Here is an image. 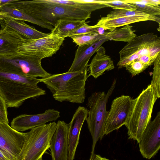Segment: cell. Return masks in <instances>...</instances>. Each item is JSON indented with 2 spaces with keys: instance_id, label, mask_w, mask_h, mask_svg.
Listing matches in <instances>:
<instances>
[{
  "instance_id": "obj_37",
  "label": "cell",
  "mask_w": 160,
  "mask_h": 160,
  "mask_svg": "<svg viewBox=\"0 0 160 160\" xmlns=\"http://www.w3.org/2000/svg\"><path fill=\"white\" fill-rule=\"evenodd\" d=\"M38 160H43L42 159V158H41L40 159H39Z\"/></svg>"
},
{
  "instance_id": "obj_38",
  "label": "cell",
  "mask_w": 160,
  "mask_h": 160,
  "mask_svg": "<svg viewBox=\"0 0 160 160\" xmlns=\"http://www.w3.org/2000/svg\"></svg>"
},
{
  "instance_id": "obj_3",
  "label": "cell",
  "mask_w": 160,
  "mask_h": 160,
  "mask_svg": "<svg viewBox=\"0 0 160 160\" xmlns=\"http://www.w3.org/2000/svg\"><path fill=\"white\" fill-rule=\"evenodd\" d=\"M88 71L87 68L79 71L53 74L41 79V82L46 85L55 100L83 103L85 98Z\"/></svg>"
},
{
  "instance_id": "obj_6",
  "label": "cell",
  "mask_w": 160,
  "mask_h": 160,
  "mask_svg": "<svg viewBox=\"0 0 160 160\" xmlns=\"http://www.w3.org/2000/svg\"><path fill=\"white\" fill-rule=\"evenodd\" d=\"M116 79H114L107 93L98 92L92 93L88 98L87 106L89 109L86 119L92 138V145L89 159L93 158L96 144L103 138L105 121L108 111L106 105L108 100L115 88Z\"/></svg>"
},
{
  "instance_id": "obj_23",
  "label": "cell",
  "mask_w": 160,
  "mask_h": 160,
  "mask_svg": "<svg viewBox=\"0 0 160 160\" xmlns=\"http://www.w3.org/2000/svg\"><path fill=\"white\" fill-rule=\"evenodd\" d=\"M85 21L72 20L58 21L50 32L60 37H67L70 33L76 30L85 22Z\"/></svg>"
},
{
  "instance_id": "obj_33",
  "label": "cell",
  "mask_w": 160,
  "mask_h": 160,
  "mask_svg": "<svg viewBox=\"0 0 160 160\" xmlns=\"http://www.w3.org/2000/svg\"><path fill=\"white\" fill-rule=\"evenodd\" d=\"M131 1L135 3L148 4L155 6H159L160 4V0H131Z\"/></svg>"
},
{
  "instance_id": "obj_24",
  "label": "cell",
  "mask_w": 160,
  "mask_h": 160,
  "mask_svg": "<svg viewBox=\"0 0 160 160\" xmlns=\"http://www.w3.org/2000/svg\"><path fill=\"white\" fill-rule=\"evenodd\" d=\"M132 27L130 24L127 25L122 28L105 32L104 34L109 40L128 43L137 36Z\"/></svg>"
},
{
  "instance_id": "obj_15",
  "label": "cell",
  "mask_w": 160,
  "mask_h": 160,
  "mask_svg": "<svg viewBox=\"0 0 160 160\" xmlns=\"http://www.w3.org/2000/svg\"><path fill=\"white\" fill-rule=\"evenodd\" d=\"M88 109L84 107L79 106L74 114L69 123L68 133V160H74L79 143L81 130L87 117Z\"/></svg>"
},
{
  "instance_id": "obj_8",
  "label": "cell",
  "mask_w": 160,
  "mask_h": 160,
  "mask_svg": "<svg viewBox=\"0 0 160 160\" xmlns=\"http://www.w3.org/2000/svg\"><path fill=\"white\" fill-rule=\"evenodd\" d=\"M41 59L33 55L18 53L0 58V71L42 78L52 75L42 67Z\"/></svg>"
},
{
  "instance_id": "obj_12",
  "label": "cell",
  "mask_w": 160,
  "mask_h": 160,
  "mask_svg": "<svg viewBox=\"0 0 160 160\" xmlns=\"http://www.w3.org/2000/svg\"><path fill=\"white\" fill-rule=\"evenodd\" d=\"M26 134L16 131L8 124L0 122V150L14 160L21 150Z\"/></svg>"
},
{
  "instance_id": "obj_20",
  "label": "cell",
  "mask_w": 160,
  "mask_h": 160,
  "mask_svg": "<svg viewBox=\"0 0 160 160\" xmlns=\"http://www.w3.org/2000/svg\"><path fill=\"white\" fill-rule=\"evenodd\" d=\"M96 52L91 62L88 65L90 72L88 75V77L92 76L95 79L102 75L105 71L114 68L113 61L105 54L106 51L103 47L101 46Z\"/></svg>"
},
{
  "instance_id": "obj_7",
  "label": "cell",
  "mask_w": 160,
  "mask_h": 160,
  "mask_svg": "<svg viewBox=\"0 0 160 160\" xmlns=\"http://www.w3.org/2000/svg\"><path fill=\"white\" fill-rule=\"evenodd\" d=\"M55 122L34 128L26 132L21 150L14 160H38L49 148L56 128Z\"/></svg>"
},
{
  "instance_id": "obj_29",
  "label": "cell",
  "mask_w": 160,
  "mask_h": 160,
  "mask_svg": "<svg viewBox=\"0 0 160 160\" xmlns=\"http://www.w3.org/2000/svg\"><path fill=\"white\" fill-rule=\"evenodd\" d=\"M144 14L145 13L136 10L132 11L125 9H116L111 11L106 17H103V18L106 19H110L142 15Z\"/></svg>"
},
{
  "instance_id": "obj_10",
  "label": "cell",
  "mask_w": 160,
  "mask_h": 160,
  "mask_svg": "<svg viewBox=\"0 0 160 160\" xmlns=\"http://www.w3.org/2000/svg\"><path fill=\"white\" fill-rule=\"evenodd\" d=\"M133 103V99L128 95H122L112 101L105 121L104 136L125 124L131 114Z\"/></svg>"
},
{
  "instance_id": "obj_14",
  "label": "cell",
  "mask_w": 160,
  "mask_h": 160,
  "mask_svg": "<svg viewBox=\"0 0 160 160\" xmlns=\"http://www.w3.org/2000/svg\"><path fill=\"white\" fill-rule=\"evenodd\" d=\"M69 124L59 120L51 139L49 148L52 160H68Z\"/></svg>"
},
{
  "instance_id": "obj_25",
  "label": "cell",
  "mask_w": 160,
  "mask_h": 160,
  "mask_svg": "<svg viewBox=\"0 0 160 160\" xmlns=\"http://www.w3.org/2000/svg\"><path fill=\"white\" fill-rule=\"evenodd\" d=\"M106 36L98 34H84L70 36L74 42L77 45L81 46L93 43Z\"/></svg>"
},
{
  "instance_id": "obj_13",
  "label": "cell",
  "mask_w": 160,
  "mask_h": 160,
  "mask_svg": "<svg viewBox=\"0 0 160 160\" xmlns=\"http://www.w3.org/2000/svg\"><path fill=\"white\" fill-rule=\"evenodd\" d=\"M59 111L48 109L41 113L36 114H24L14 118L11 123V127L21 132L31 129L57 120L60 116Z\"/></svg>"
},
{
  "instance_id": "obj_28",
  "label": "cell",
  "mask_w": 160,
  "mask_h": 160,
  "mask_svg": "<svg viewBox=\"0 0 160 160\" xmlns=\"http://www.w3.org/2000/svg\"><path fill=\"white\" fill-rule=\"evenodd\" d=\"M100 2L110 7L113 9H122L129 10H136V7L128 3L124 0H100Z\"/></svg>"
},
{
  "instance_id": "obj_27",
  "label": "cell",
  "mask_w": 160,
  "mask_h": 160,
  "mask_svg": "<svg viewBox=\"0 0 160 160\" xmlns=\"http://www.w3.org/2000/svg\"><path fill=\"white\" fill-rule=\"evenodd\" d=\"M126 2L132 4L136 8V10L152 16H156L160 15V7L137 3L132 2L131 0H124Z\"/></svg>"
},
{
  "instance_id": "obj_31",
  "label": "cell",
  "mask_w": 160,
  "mask_h": 160,
  "mask_svg": "<svg viewBox=\"0 0 160 160\" xmlns=\"http://www.w3.org/2000/svg\"><path fill=\"white\" fill-rule=\"evenodd\" d=\"M98 27H96L95 25H89L85 22L79 28L69 33L67 37L72 35L84 34H98Z\"/></svg>"
},
{
  "instance_id": "obj_21",
  "label": "cell",
  "mask_w": 160,
  "mask_h": 160,
  "mask_svg": "<svg viewBox=\"0 0 160 160\" xmlns=\"http://www.w3.org/2000/svg\"><path fill=\"white\" fill-rule=\"evenodd\" d=\"M48 2L64 5L91 12L95 10L108 7L101 4L100 0H45Z\"/></svg>"
},
{
  "instance_id": "obj_2",
  "label": "cell",
  "mask_w": 160,
  "mask_h": 160,
  "mask_svg": "<svg viewBox=\"0 0 160 160\" xmlns=\"http://www.w3.org/2000/svg\"><path fill=\"white\" fill-rule=\"evenodd\" d=\"M41 79L0 71V94L7 108H18L27 99L46 94Z\"/></svg>"
},
{
  "instance_id": "obj_4",
  "label": "cell",
  "mask_w": 160,
  "mask_h": 160,
  "mask_svg": "<svg viewBox=\"0 0 160 160\" xmlns=\"http://www.w3.org/2000/svg\"><path fill=\"white\" fill-rule=\"evenodd\" d=\"M118 68L125 67L130 62H140L149 66L160 54V38L152 32L136 36L119 51Z\"/></svg>"
},
{
  "instance_id": "obj_9",
  "label": "cell",
  "mask_w": 160,
  "mask_h": 160,
  "mask_svg": "<svg viewBox=\"0 0 160 160\" xmlns=\"http://www.w3.org/2000/svg\"><path fill=\"white\" fill-rule=\"evenodd\" d=\"M51 32L46 37L35 39L23 38L19 43L18 54L37 56L42 60L50 57L59 50L65 38Z\"/></svg>"
},
{
  "instance_id": "obj_35",
  "label": "cell",
  "mask_w": 160,
  "mask_h": 160,
  "mask_svg": "<svg viewBox=\"0 0 160 160\" xmlns=\"http://www.w3.org/2000/svg\"><path fill=\"white\" fill-rule=\"evenodd\" d=\"M0 160H11L0 150Z\"/></svg>"
},
{
  "instance_id": "obj_30",
  "label": "cell",
  "mask_w": 160,
  "mask_h": 160,
  "mask_svg": "<svg viewBox=\"0 0 160 160\" xmlns=\"http://www.w3.org/2000/svg\"><path fill=\"white\" fill-rule=\"evenodd\" d=\"M148 66L140 62L132 60L125 66L127 70L133 76L143 72Z\"/></svg>"
},
{
  "instance_id": "obj_32",
  "label": "cell",
  "mask_w": 160,
  "mask_h": 160,
  "mask_svg": "<svg viewBox=\"0 0 160 160\" xmlns=\"http://www.w3.org/2000/svg\"><path fill=\"white\" fill-rule=\"evenodd\" d=\"M7 108L5 102L0 94V122L8 124Z\"/></svg>"
},
{
  "instance_id": "obj_26",
  "label": "cell",
  "mask_w": 160,
  "mask_h": 160,
  "mask_svg": "<svg viewBox=\"0 0 160 160\" xmlns=\"http://www.w3.org/2000/svg\"><path fill=\"white\" fill-rule=\"evenodd\" d=\"M155 91L158 98L160 97V54L154 62L152 80L151 84Z\"/></svg>"
},
{
  "instance_id": "obj_36",
  "label": "cell",
  "mask_w": 160,
  "mask_h": 160,
  "mask_svg": "<svg viewBox=\"0 0 160 160\" xmlns=\"http://www.w3.org/2000/svg\"><path fill=\"white\" fill-rule=\"evenodd\" d=\"M2 14L1 12L0 11V20L1 19V15Z\"/></svg>"
},
{
  "instance_id": "obj_5",
  "label": "cell",
  "mask_w": 160,
  "mask_h": 160,
  "mask_svg": "<svg viewBox=\"0 0 160 160\" xmlns=\"http://www.w3.org/2000/svg\"><path fill=\"white\" fill-rule=\"evenodd\" d=\"M158 98L156 93L150 84L137 98L133 99L132 112L125 125L128 130V139L139 142L151 121L153 106Z\"/></svg>"
},
{
  "instance_id": "obj_11",
  "label": "cell",
  "mask_w": 160,
  "mask_h": 160,
  "mask_svg": "<svg viewBox=\"0 0 160 160\" xmlns=\"http://www.w3.org/2000/svg\"><path fill=\"white\" fill-rule=\"evenodd\" d=\"M139 151L143 158L150 159L160 148V112L150 121L143 132L138 143Z\"/></svg>"
},
{
  "instance_id": "obj_34",
  "label": "cell",
  "mask_w": 160,
  "mask_h": 160,
  "mask_svg": "<svg viewBox=\"0 0 160 160\" xmlns=\"http://www.w3.org/2000/svg\"><path fill=\"white\" fill-rule=\"evenodd\" d=\"M89 160H110L108 159L105 157H101L100 155L98 154H95L94 157L92 158L91 159H89Z\"/></svg>"
},
{
  "instance_id": "obj_19",
  "label": "cell",
  "mask_w": 160,
  "mask_h": 160,
  "mask_svg": "<svg viewBox=\"0 0 160 160\" xmlns=\"http://www.w3.org/2000/svg\"><path fill=\"white\" fill-rule=\"evenodd\" d=\"M146 21H156L160 24L159 18L144 14L110 19H106L102 17L98 20L95 26L96 27H102L105 30H109L111 31L116 29L117 28L132 23Z\"/></svg>"
},
{
  "instance_id": "obj_17",
  "label": "cell",
  "mask_w": 160,
  "mask_h": 160,
  "mask_svg": "<svg viewBox=\"0 0 160 160\" xmlns=\"http://www.w3.org/2000/svg\"><path fill=\"white\" fill-rule=\"evenodd\" d=\"M2 13V19L0 20L1 27L6 26L25 38L38 39L46 37L49 34V33H46L37 30L34 27L27 24L23 21L13 18Z\"/></svg>"
},
{
  "instance_id": "obj_18",
  "label": "cell",
  "mask_w": 160,
  "mask_h": 160,
  "mask_svg": "<svg viewBox=\"0 0 160 160\" xmlns=\"http://www.w3.org/2000/svg\"><path fill=\"white\" fill-rule=\"evenodd\" d=\"M0 30V58L18 53V48L23 36L6 26Z\"/></svg>"
},
{
  "instance_id": "obj_1",
  "label": "cell",
  "mask_w": 160,
  "mask_h": 160,
  "mask_svg": "<svg viewBox=\"0 0 160 160\" xmlns=\"http://www.w3.org/2000/svg\"><path fill=\"white\" fill-rule=\"evenodd\" d=\"M25 13L55 26L59 21H86L91 12L64 5L48 2L45 0H9L2 4Z\"/></svg>"
},
{
  "instance_id": "obj_22",
  "label": "cell",
  "mask_w": 160,
  "mask_h": 160,
  "mask_svg": "<svg viewBox=\"0 0 160 160\" xmlns=\"http://www.w3.org/2000/svg\"><path fill=\"white\" fill-rule=\"evenodd\" d=\"M0 11L6 15L18 20L29 22L41 27L52 30V26L14 8L2 5Z\"/></svg>"
},
{
  "instance_id": "obj_16",
  "label": "cell",
  "mask_w": 160,
  "mask_h": 160,
  "mask_svg": "<svg viewBox=\"0 0 160 160\" xmlns=\"http://www.w3.org/2000/svg\"><path fill=\"white\" fill-rule=\"evenodd\" d=\"M109 40L106 36L93 43L78 46L72 64L67 72L79 71L88 68V63L92 56L103 43Z\"/></svg>"
}]
</instances>
